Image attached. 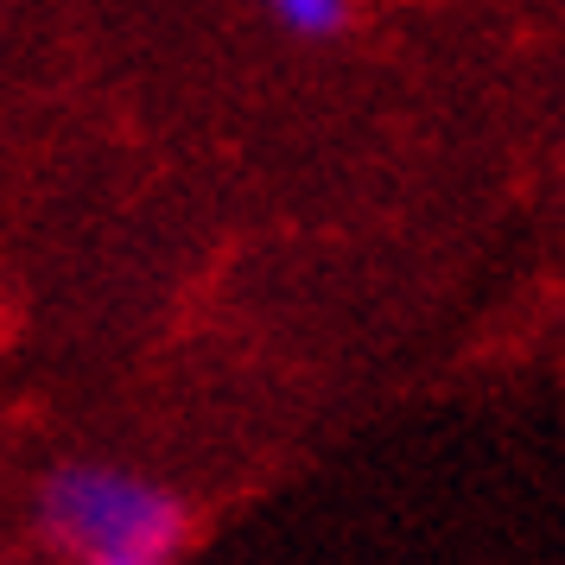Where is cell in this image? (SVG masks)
I'll return each mask as SVG.
<instances>
[{
    "label": "cell",
    "mask_w": 565,
    "mask_h": 565,
    "mask_svg": "<svg viewBox=\"0 0 565 565\" xmlns=\"http://www.w3.org/2000/svg\"><path fill=\"white\" fill-rule=\"evenodd\" d=\"M45 534L89 565H140L166 559L184 540L191 514L166 483L121 470V463H64L39 495Z\"/></svg>",
    "instance_id": "obj_1"
},
{
    "label": "cell",
    "mask_w": 565,
    "mask_h": 565,
    "mask_svg": "<svg viewBox=\"0 0 565 565\" xmlns=\"http://www.w3.org/2000/svg\"><path fill=\"white\" fill-rule=\"evenodd\" d=\"M260 7L299 39H331V32L350 26V0H260Z\"/></svg>",
    "instance_id": "obj_2"
},
{
    "label": "cell",
    "mask_w": 565,
    "mask_h": 565,
    "mask_svg": "<svg viewBox=\"0 0 565 565\" xmlns=\"http://www.w3.org/2000/svg\"><path fill=\"white\" fill-rule=\"evenodd\" d=\"M140 565H166V559H140Z\"/></svg>",
    "instance_id": "obj_3"
}]
</instances>
